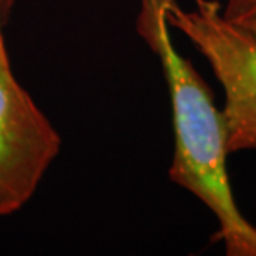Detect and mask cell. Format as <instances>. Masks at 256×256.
Wrapping results in <instances>:
<instances>
[{
  "label": "cell",
  "mask_w": 256,
  "mask_h": 256,
  "mask_svg": "<svg viewBox=\"0 0 256 256\" xmlns=\"http://www.w3.org/2000/svg\"><path fill=\"white\" fill-rule=\"evenodd\" d=\"M170 0H140L136 32L160 58L172 102L175 150L170 180L196 196L218 222L213 243L228 256H256V226L238 208L230 182L226 130L213 94L173 45L165 10Z\"/></svg>",
  "instance_id": "cell-1"
},
{
  "label": "cell",
  "mask_w": 256,
  "mask_h": 256,
  "mask_svg": "<svg viewBox=\"0 0 256 256\" xmlns=\"http://www.w3.org/2000/svg\"><path fill=\"white\" fill-rule=\"evenodd\" d=\"M168 27L178 30L206 58L224 94L222 108L228 153L256 148V38L228 22L220 0H193L183 8L170 0Z\"/></svg>",
  "instance_id": "cell-2"
},
{
  "label": "cell",
  "mask_w": 256,
  "mask_h": 256,
  "mask_svg": "<svg viewBox=\"0 0 256 256\" xmlns=\"http://www.w3.org/2000/svg\"><path fill=\"white\" fill-rule=\"evenodd\" d=\"M58 150V133L14 76L0 32V216L32 198Z\"/></svg>",
  "instance_id": "cell-3"
},
{
  "label": "cell",
  "mask_w": 256,
  "mask_h": 256,
  "mask_svg": "<svg viewBox=\"0 0 256 256\" xmlns=\"http://www.w3.org/2000/svg\"><path fill=\"white\" fill-rule=\"evenodd\" d=\"M222 14L228 22L256 38V0H226Z\"/></svg>",
  "instance_id": "cell-4"
}]
</instances>
